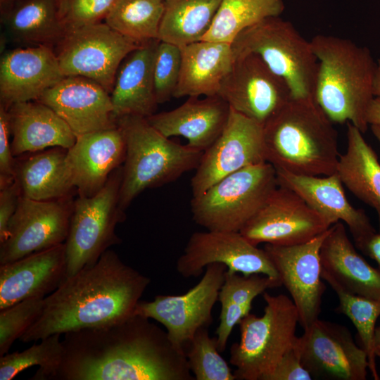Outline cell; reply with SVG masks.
Listing matches in <instances>:
<instances>
[{
	"label": "cell",
	"instance_id": "obj_16",
	"mask_svg": "<svg viewBox=\"0 0 380 380\" xmlns=\"http://www.w3.org/2000/svg\"><path fill=\"white\" fill-rule=\"evenodd\" d=\"M212 263H222L227 270L244 276L262 274L279 279L265 249L253 245L239 232H197L189 237L176 270L184 278L198 277Z\"/></svg>",
	"mask_w": 380,
	"mask_h": 380
},
{
	"label": "cell",
	"instance_id": "obj_25",
	"mask_svg": "<svg viewBox=\"0 0 380 380\" xmlns=\"http://www.w3.org/2000/svg\"><path fill=\"white\" fill-rule=\"evenodd\" d=\"M322 277L346 291L380 300V269L372 267L355 250L342 222L331 225L321 248Z\"/></svg>",
	"mask_w": 380,
	"mask_h": 380
},
{
	"label": "cell",
	"instance_id": "obj_49",
	"mask_svg": "<svg viewBox=\"0 0 380 380\" xmlns=\"http://www.w3.org/2000/svg\"><path fill=\"white\" fill-rule=\"evenodd\" d=\"M370 127L373 134L380 141V125H370Z\"/></svg>",
	"mask_w": 380,
	"mask_h": 380
},
{
	"label": "cell",
	"instance_id": "obj_34",
	"mask_svg": "<svg viewBox=\"0 0 380 380\" xmlns=\"http://www.w3.org/2000/svg\"><path fill=\"white\" fill-rule=\"evenodd\" d=\"M163 11L164 0H117L105 23L142 44L158 39Z\"/></svg>",
	"mask_w": 380,
	"mask_h": 380
},
{
	"label": "cell",
	"instance_id": "obj_26",
	"mask_svg": "<svg viewBox=\"0 0 380 380\" xmlns=\"http://www.w3.org/2000/svg\"><path fill=\"white\" fill-rule=\"evenodd\" d=\"M158 42L154 39L141 44L120 64L110 92L115 119L127 115L147 118L155 113L158 103L154 93L153 66Z\"/></svg>",
	"mask_w": 380,
	"mask_h": 380
},
{
	"label": "cell",
	"instance_id": "obj_44",
	"mask_svg": "<svg viewBox=\"0 0 380 380\" xmlns=\"http://www.w3.org/2000/svg\"><path fill=\"white\" fill-rule=\"evenodd\" d=\"M312 377L302 365L299 354L293 343L266 380H310Z\"/></svg>",
	"mask_w": 380,
	"mask_h": 380
},
{
	"label": "cell",
	"instance_id": "obj_45",
	"mask_svg": "<svg viewBox=\"0 0 380 380\" xmlns=\"http://www.w3.org/2000/svg\"><path fill=\"white\" fill-rule=\"evenodd\" d=\"M21 195L20 188L15 181L0 189V244L8 236V224L16 210Z\"/></svg>",
	"mask_w": 380,
	"mask_h": 380
},
{
	"label": "cell",
	"instance_id": "obj_7",
	"mask_svg": "<svg viewBox=\"0 0 380 380\" xmlns=\"http://www.w3.org/2000/svg\"><path fill=\"white\" fill-rule=\"evenodd\" d=\"M234 54L253 53L283 78L292 98H313L318 61L310 41L280 16L269 17L241 31L232 43Z\"/></svg>",
	"mask_w": 380,
	"mask_h": 380
},
{
	"label": "cell",
	"instance_id": "obj_18",
	"mask_svg": "<svg viewBox=\"0 0 380 380\" xmlns=\"http://www.w3.org/2000/svg\"><path fill=\"white\" fill-rule=\"evenodd\" d=\"M330 228V227H329ZM329 228L314 239L293 246L265 244V251L291 296L303 329L319 319L325 285L320 248Z\"/></svg>",
	"mask_w": 380,
	"mask_h": 380
},
{
	"label": "cell",
	"instance_id": "obj_1",
	"mask_svg": "<svg viewBox=\"0 0 380 380\" xmlns=\"http://www.w3.org/2000/svg\"><path fill=\"white\" fill-rule=\"evenodd\" d=\"M50 380H193L185 350L144 316L66 333Z\"/></svg>",
	"mask_w": 380,
	"mask_h": 380
},
{
	"label": "cell",
	"instance_id": "obj_30",
	"mask_svg": "<svg viewBox=\"0 0 380 380\" xmlns=\"http://www.w3.org/2000/svg\"><path fill=\"white\" fill-rule=\"evenodd\" d=\"M66 155L67 149L56 147L15 162V182L22 196L37 201L70 196L75 188Z\"/></svg>",
	"mask_w": 380,
	"mask_h": 380
},
{
	"label": "cell",
	"instance_id": "obj_12",
	"mask_svg": "<svg viewBox=\"0 0 380 380\" xmlns=\"http://www.w3.org/2000/svg\"><path fill=\"white\" fill-rule=\"evenodd\" d=\"M71 196L37 201L22 196L0 244V265L64 243L73 209Z\"/></svg>",
	"mask_w": 380,
	"mask_h": 380
},
{
	"label": "cell",
	"instance_id": "obj_4",
	"mask_svg": "<svg viewBox=\"0 0 380 380\" xmlns=\"http://www.w3.org/2000/svg\"><path fill=\"white\" fill-rule=\"evenodd\" d=\"M310 42L318 61L315 100L333 122H350L365 132L367 110L375 97L376 63L370 51L333 35L317 34Z\"/></svg>",
	"mask_w": 380,
	"mask_h": 380
},
{
	"label": "cell",
	"instance_id": "obj_2",
	"mask_svg": "<svg viewBox=\"0 0 380 380\" xmlns=\"http://www.w3.org/2000/svg\"><path fill=\"white\" fill-rule=\"evenodd\" d=\"M150 283L149 277L108 249L44 298L39 316L19 340L39 341L124 320L134 314Z\"/></svg>",
	"mask_w": 380,
	"mask_h": 380
},
{
	"label": "cell",
	"instance_id": "obj_28",
	"mask_svg": "<svg viewBox=\"0 0 380 380\" xmlns=\"http://www.w3.org/2000/svg\"><path fill=\"white\" fill-rule=\"evenodd\" d=\"M180 48L181 69L173 98L217 95L234 59L232 44L201 40Z\"/></svg>",
	"mask_w": 380,
	"mask_h": 380
},
{
	"label": "cell",
	"instance_id": "obj_41",
	"mask_svg": "<svg viewBox=\"0 0 380 380\" xmlns=\"http://www.w3.org/2000/svg\"><path fill=\"white\" fill-rule=\"evenodd\" d=\"M61 20L65 32L101 23L117 0H59Z\"/></svg>",
	"mask_w": 380,
	"mask_h": 380
},
{
	"label": "cell",
	"instance_id": "obj_42",
	"mask_svg": "<svg viewBox=\"0 0 380 380\" xmlns=\"http://www.w3.org/2000/svg\"><path fill=\"white\" fill-rule=\"evenodd\" d=\"M11 134L8 108L0 104V189L15 181V159L9 138Z\"/></svg>",
	"mask_w": 380,
	"mask_h": 380
},
{
	"label": "cell",
	"instance_id": "obj_5",
	"mask_svg": "<svg viewBox=\"0 0 380 380\" xmlns=\"http://www.w3.org/2000/svg\"><path fill=\"white\" fill-rule=\"evenodd\" d=\"M116 121L126 146L119 196L122 213L146 189L172 182L198 167L203 151L165 137L146 118L127 115Z\"/></svg>",
	"mask_w": 380,
	"mask_h": 380
},
{
	"label": "cell",
	"instance_id": "obj_24",
	"mask_svg": "<svg viewBox=\"0 0 380 380\" xmlns=\"http://www.w3.org/2000/svg\"><path fill=\"white\" fill-rule=\"evenodd\" d=\"M230 111L228 103L219 95L191 96L173 110L146 118L165 137H183L189 146L203 152L224 130Z\"/></svg>",
	"mask_w": 380,
	"mask_h": 380
},
{
	"label": "cell",
	"instance_id": "obj_36",
	"mask_svg": "<svg viewBox=\"0 0 380 380\" xmlns=\"http://www.w3.org/2000/svg\"><path fill=\"white\" fill-rule=\"evenodd\" d=\"M338 297V312L346 315L355 325L362 348L365 351L369 369L375 380L380 379L376 365V322L380 316V300L354 295L343 290L331 280L326 281Z\"/></svg>",
	"mask_w": 380,
	"mask_h": 380
},
{
	"label": "cell",
	"instance_id": "obj_23",
	"mask_svg": "<svg viewBox=\"0 0 380 380\" xmlns=\"http://www.w3.org/2000/svg\"><path fill=\"white\" fill-rule=\"evenodd\" d=\"M65 243L0 265V310L30 298H43L65 279Z\"/></svg>",
	"mask_w": 380,
	"mask_h": 380
},
{
	"label": "cell",
	"instance_id": "obj_43",
	"mask_svg": "<svg viewBox=\"0 0 380 380\" xmlns=\"http://www.w3.org/2000/svg\"><path fill=\"white\" fill-rule=\"evenodd\" d=\"M251 308L230 303L221 304L220 324L215 331V338L220 353L225 350L234 327L250 313Z\"/></svg>",
	"mask_w": 380,
	"mask_h": 380
},
{
	"label": "cell",
	"instance_id": "obj_6",
	"mask_svg": "<svg viewBox=\"0 0 380 380\" xmlns=\"http://www.w3.org/2000/svg\"><path fill=\"white\" fill-rule=\"evenodd\" d=\"M262 296L266 303L262 315H246L239 323V341L230 347L236 380H266L297 338L299 317L292 300L266 291Z\"/></svg>",
	"mask_w": 380,
	"mask_h": 380
},
{
	"label": "cell",
	"instance_id": "obj_50",
	"mask_svg": "<svg viewBox=\"0 0 380 380\" xmlns=\"http://www.w3.org/2000/svg\"><path fill=\"white\" fill-rule=\"evenodd\" d=\"M15 0H0V8L1 11L5 9L6 7L10 6Z\"/></svg>",
	"mask_w": 380,
	"mask_h": 380
},
{
	"label": "cell",
	"instance_id": "obj_3",
	"mask_svg": "<svg viewBox=\"0 0 380 380\" xmlns=\"http://www.w3.org/2000/svg\"><path fill=\"white\" fill-rule=\"evenodd\" d=\"M333 122L313 98H292L264 125L267 162L293 174L336 173L340 154Z\"/></svg>",
	"mask_w": 380,
	"mask_h": 380
},
{
	"label": "cell",
	"instance_id": "obj_22",
	"mask_svg": "<svg viewBox=\"0 0 380 380\" xmlns=\"http://www.w3.org/2000/svg\"><path fill=\"white\" fill-rule=\"evenodd\" d=\"M125 154V141L118 123L112 128L77 137L74 145L67 149L66 160L79 196L97 194L124 163Z\"/></svg>",
	"mask_w": 380,
	"mask_h": 380
},
{
	"label": "cell",
	"instance_id": "obj_15",
	"mask_svg": "<svg viewBox=\"0 0 380 380\" xmlns=\"http://www.w3.org/2000/svg\"><path fill=\"white\" fill-rule=\"evenodd\" d=\"M265 162L264 125L231 108L224 130L203 151L196 169L193 196L233 172Z\"/></svg>",
	"mask_w": 380,
	"mask_h": 380
},
{
	"label": "cell",
	"instance_id": "obj_10",
	"mask_svg": "<svg viewBox=\"0 0 380 380\" xmlns=\"http://www.w3.org/2000/svg\"><path fill=\"white\" fill-rule=\"evenodd\" d=\"M140 45L101 22L66 32L55 52L64 76L89 78L110 94L120 64Z\"/></svg>",
	"mask_w": 380,
	"mask_h": 380
},
{
	"label": "cell",
	"instance_id": "obj_35",
	"mask_svg": "<svg viewBox=\"0 0 380 380\" xmlns=\"http://www.w3.org/2000/svg\"><path fill=\"white\" fill-rule=\"evenodd\" d=\"M63 353L61 334L43 338L23 351L7 353L0 357V380H11L33 366L39 368L32 379L50 380L62 360Z\"/></svg>",
	"mask_w": 380,
	"mask_h": 380
},
{
	"label": "cell",
	"instance_id": "obj_37",
	"mask_svg": "<svg viewBox=\"0 0 380 380\" xmlns=\"http://www.w3.org/2000/svg\"><path fill=\"white\" fill-rule=\"evenodd\" d=\"M189 369L196 380H236L227 361L221 356L215 337L208 327L198 329L185 347Z\"/></svg>",
	"mask_w": 380,
	"mask_h": 380
},
{
	"label": "cell",
	"instance_id": "obj_11",
	"mask_svg": "<svg viewBox=\"0 0 380 380\" xmlns=\"http://www.w3.org/2000/svg\"><path fill=\"white\" fill-rule=\"evenodd\" d=\"M201 280L181 295H158L153 300H139L134 314L161 324L171 341L185 350L196 331L213 322V309L227 267L212 263L206 267Z\"/></svg>",
	"mask_w": 380,
	"mask_h": 380
},
{
	"label": "cell",
	"instance_id": "obj_20",
	"mask_svg": "<svg viewBox=\"0 0 380 380\" xmlns=\"http://www.w3.org/2000/svg\"><path fill=\"white\" fill-rule=\"evenodd\" d=\"M53 49L27 46L6 52L0 62L1 104L37 101L63 77Z\"/></svg>",
	"mask_w": 380,
	"mask_h": 380
},
{
	"label": "cell",
	"instance_id": "obj_21",
	"mask_svg": "<svg viewBox=\"0 0 380 380\" xmlns=\"http://www.w3.org/2000/svg\"><path fill=\"white\" fill-rule=\"evenodd\" d=\"M275 170L278 185L296 192L331 224L343 222L348 227L356 247L360 251L376 232L365 212L350 203L336 173L310 176L279 169Z\"/></svg>",
	"mask_w": 380,
	"mask_h": 380
},
{
	"label": "cell",
	"instance_id": "obj_9",
	"mask_svg": "<svg viewBox=\"0 0 380 380\" xmlns=\"http://www.w3.org/2000/svg\"><path fill=\"white\" fill-rule=\"evenodd\" d=\"M122 177V165L111 173L94 196H79L74 201L69 233L65 242V279L94 264L110 246L121 243L115 234V227L125 220V214L119 209Z\"/></svg>",
	"mask_w": 380,
	"mask_h": 380
},
{
	"label": "cell",
	"instance_id": "obj_32",
	"mask_svg": "<svg viewBox=\"0 0 380 380\" xmlns=\"http://www.w3.org/2000/svg\"><path fill=\"white\" fill-rule=\"evenodd\" d=\"M222 0H164L158 39L182 46L201 41Z\"/></svg>",
	"mask_w": 380,
	"mask_h": 380
},
{
	"label": "cell",
	"instance_id": "obj_27",
	"mask_svg": "<svg viewBox=\"0 0 380 380\" xmlns=\"http://www.w3.org/2000/svg\"><path fill=\"white\" fill-rule=\"evenodd\" d=\"M13 156L49 147L68 149L76 136L50 107L38 101L16 103L8 108Z\"/></svg>",
	"mask_w": 380,
	"mask_h": 380
},
{
	"label": "cell",
	"instance_id": "obj_40",
	"mask_svg": "<svg viewBox=\"0 0 380 380\" xmlns=\"http://www.w3.org/2000/svg\"><path fill=\"white\" fill-rule=\"evenodd\" d=\"M281 285L280 280L265 275L255 274L244 276L227 270L219 292L218 301L220 304L230 303L252 308V302L256 296L267 289Z\"/></svg>",
	"mask_w": 380,
	"mask_h": 380
},
{
	"label": "cell",
	"instance_id": "obj_19",
	"mask_svg": "<svg viewBox=\"0 0 380 380\" xmlns=\"http://www.w3.org/2000/svg\"><path fill=\"white\" fill-rule=\"evenodd\" d=\"M53 110L77 137L117 125L110 93L81 76H65L37 100Z\"/></svg>",
	"mask_w": 380,
	"mask_h": 380
},
{
	"label": "cell",
	"instance_id": "obj_46",
	"mask_svg": "<svg viewBox=\"0 0 380 380\" xmlns=\"http://www.w3.org/2000/svg\"><path fill=\"white\" fill-rule=\"evenodd\" d=\"M361 251L374 260L380 269V231L374 233L369 239Z\"/></svg>",
	"mask_w": 380,
	"mask_h": 380
},
{
	"label": "cell",
	"instance_id": "obj_52",
	"mask_svg": "<svg viewBox=\"0 0 380 380\" xmlns=\"http://www.w3.org/2000/svg\"><path fill=\"white\" fill-rule=\"evenodd\" d=\"M376 356L380 358V346H376L375 348Z\"/></svg>",
	"mask_w": 380,
	"mask_h": 380
},
{
	"label": "cell",
	"instance_id": "obj_17",
	"mask_svg": "<svg viewBox=\"0 0 380 380\" xmlns=\"http://www.w3.org/2000/svg\"><path fill=\"white\" fill-rule=\"evenodd\" d=\"M294 346L312 376L336 380H365V351L344 326L317 319L297 337Z\"/></svg>",
	"mask_w": 380,
	"mask_h": 380
},
{
	"label": "cell",
	"instance_id": "obj_48",
	"mask_svg": "<svg viewBox=\"0 0 380 380\" xmlns=\"http://www.w3.org/2000/svg\"><path fill=\"white\" fill-rule=\"evenodd\" d=\"M374 94L380 99V59L376 63V68L374 80Z\"/></svg>",
	"mask_w": 380,
	"mask_h": 380
},
{
	"label": "cell",
	"instance_id": "obj_39",
	"mask_svg": "<svg viewBox=\"0 0 380 380\" xmlns=\"http://www.w3.org/2000/svg\"><path fill=\"white\" fill-rule=\"evenodd\" d=\"M181 63L180 46L159 40L153 66L154 93L158 104L173 97L179 77Z\"/></svg>",
	"mask_w": 380,
	"mask_h": 380
},
{
	"label": "cell",
	"instance_id": "obj_8",
	"mask_svg": "<svg viewBox=\"0 0 380 380\" xmlns=\"http://www.w3.org/2000/svg\"><path fill=\"white\" fill-rule=\"evenodd\" d=\"M278 186L268 162L246 167L193 196L194 221L209 231L240 232Z\"/></svg>",
	"mask_w": 380,
	"mask_h": 380
},
{
	"label": "cell",
	"instance_id": "obj_51",
	"mask_svg": "<svg viewBox=\"0 0 380 380\" xmlns=\"http://www.w3.org/2000/svg\"><path fill=\"white\" fill-rule=\"evenodd\" d=\"M375 345L380 346V325L375 331Z\"/></svg>",
	"mask_w": 380,
	"mask_h": 380
},
{
	"label": "cell",
	"instance_id": "obj_31",
	"mask_svg": "<svg viewBox=\"0 0 380 380\" xmlns=\"http://www.w3.org/2000/svg\"><path fill=\"white\" fill-rule=\"evenodd\" d=\"M347 147L336 173L349 191L376 211L380 231V163L362 132L347 122Z\"/></svg>",
	"mask_w": 380,
	"mask_h": 380
},
{
	"label": "cell",
	"instance_id": "obj_14",
	"mask_svg": "<svg viewBox=\"0 0 380 380\" xmlns=\"http://www.w3.org/2000/svg\"><path fill=\"white\" fill-rule=\"evenodd\" d=\"M331 225L296 192L278 185L239 232L255 246H293L310 241Z\"/></svg>",
	"mask_w": 380,
	"mask_h": 380
},
{
	"label": "cell",
	"instance_id": "obj_38",
	"mask_svg": "<svg viewBox=\"0 0 380 380\" xmlns=\"http://www.w3.org/2000/svg\"><path fill=\"white\" fill-rule=\"evenodd\" d=\"M44 298H30L0 310V357L25 334L39 316Z\"/></svg>",
	"mask_w": 380,
	"mask_h": 380
},
{
	"label": "cell",
	"instance_id": "obj_13",
	"mask_svg": "<svg viewBox=\"0 0 380 380\" xmlns=\"http://www.w3.org/2000/svg\"><path fill=\"white\" fill-rule=\"evenodd\" d=\"M217 95L236 112L265 125L292 99L285 80L257 54H234Z\"/></svg>",
	"mask_w": 380,
	"mask_h": 380
},
{
	"label": "cell",
	"instance_id": "obj_33",
	"mask_svg": "<svg viewBox=\"0 0 380 380\" xmlns=\"http://www.w3.org/2000/svg\"><path fill=\"white\" fill-rule=\"evenodd\" d=\"M285 8L284 0H222L213 23L201 40L232 44L246 28Z\"/></svg>",
	"mask_w": 380,
	"mask_h": 380
},
{
	"label": "cell",
	"instance_id": "obj_29",
	"mask_svg": "<svg viewBox=\"0 0 380 380\" xmlns=\"http://www.w3.org/2000/svg\"><path fill=\"white\" fill-rule=\"evenodd\" d=\"M1 15L8 37L27 46L53 48L66 33L59 0H15Z\"/></svg>",
	"mask_w": 380,
	"mask_h": 380
},
{
	"label": "cell",
	"instance_id": "obj_47",
	"mask_svg": "<svg viewBox=\"0 0 380 380\" xmlns=\"http://www.w3.org/2000/svg\"><path fill=\"white\" fill-rule=\"evenodd\" d=\"M368 125H380V99L374 97L371 101L366 114Z\"/></svg>",
	"mask_w": 380,
	"mask_h": 380
}]
</instances>
